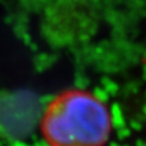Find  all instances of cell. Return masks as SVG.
I'll return each mask as SVG.
<instances>
[{"mask_svg":"<svg viewBox=\"0 0 146 146\" xmlns=\"http://www.w3.org/2000/svg\"><path fill=\"white\" fill-rule=\"evenodd\" d=\"M40 133L50 146H105L112 133V116L96 94L67 89L45 107Z\"/></svg>","mask_w":146,"mask_h":146,"instance_id":"6da1fadb","label":"cell"}]
</instances>
